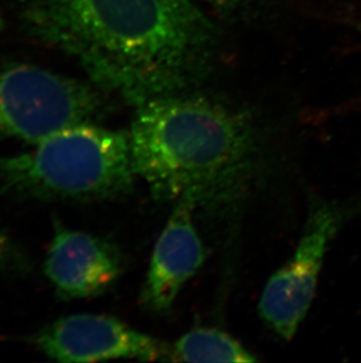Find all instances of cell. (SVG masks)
Segmentation results:
<instances>
[{
    "instance_id": "1",
    "label": "cell",
    "mask_w": 361,
    "mask_h": 363,
    "mask_svg": "<svg viewBox=\"0 0 361 363\" xmlns=\"http://www.w3.org/2000/svg\"><path fill=\"white\" fill-rule=\"evenodd\" d=\"M35 31L139 107L207 72L217 32L191 0H31Z\"/></svg>"
},
{
    "instance_id": "2",
    "label": "cell",
    "mask_w": 361,
    "mask_h": 363,
    "mask_svg": "<svg viewBox=\"0 0 361 363\" xmlns=\"http://www.w3.org/2000/svg\"><path fill=\"white\" fill-rule=\"evenodd\" d=\"M134 171L161 201L207 212L235 205L257 166L249 119L214 100L178 94L137 107L130 130Z\"/></svg>"
},
{
    "instance_id": "3",
    "label": "cell",
    "mask_w": 361,
    "mask_h": 363,
    "mask_svg": "<svg viewBox=\"0 0 361 363\" xmlns=\"http://www.w3.org/2000/svg\"><path fill=\"white\" fill-rule=\"evenodd\" d=\"M130 132L85 123L35 144L32 151L0 158V192L21 198L96 201L134 189Z\"/></svg>"
},
{
    "instance_id": "4",
    "label": "cell",
    "mask_w": 361,
    "mask_h": 363,
    "mask_svg": "<svg viewBox=\"0 0 361 363\" xmlns=\"http://www.w3.org/2000/svg\"><path fill=\"white\" fill-rule=\"evenodd\" d=\"M103 110L96 89L86 82L35 66L18 65L0 74V139L38 144Z\"/></svg>"
},
{
    "instance_id": "5",
    "label": "cell",
    "mask_w": 361,
    "mask_h": 363,
    "mask_svg": "<svg viewBox=\"0 0 361 363\" xmlns=\"http://www.w3.org/2000/svg\"><path fill=\"white\" fill-rule=\"evenodd\" d=\"M337 206L314 202L293 257L269 279L259 300L262 319L285 340H291L314 300L328 243L344 220Z\"/></svg>"
},
{
    "instance_id": "6",
    "label": "cell",
    "mask_w": 361,
    "mask_h": 363,
    "mask_svg": "<svg viewBox=\"0 0 361 363\" xmlns=\"http://www.w3.org/2000/svg\"><path fill=\"white\" fill-rule=\"evenodd\" d=\"M35 345L60 362H96L112 359L171 360L164 343L130 328L112 316L75 314L41 329Z\"/></svg>"
},
{
    "instance_id": "7",
    "label": "cell",
    "mask_w": 361,
    "mask_h": 363,
    "mask_svg": "<svg viewBox=\"0 0 361 363\" xmlns=\"http://www.w3.org/2000/svg\"><path fill=\"white\" fill-rule=\"evenodd\" d=\"M44 268L60 298H93L103 294L122 274L123 257L115 245L103 238L58 226Z\"/></svg>"
},
{
    "instance_id": "8",
    "label": "cell",
    "mask_w": 361,
    "mask_h": 363,
    "mask_svg": "<svg viewBox=\"0 0 361 363\" xmlns=\"http://www.w3.org/2000/svg\"><path fill=\"white\" fill-rule=\"evenodd\" d=\"M195 209L187 200L176 202L157 239L141 293L142 305L150 312L169 311L180 288L205 262V248L191 220Z\"/></svg>"
},
{
    "instance_id": "9",
    "label": "cell",
    "mask_w": 361,
    "mask_h": 363,
    "mask_svg": "<svg viewBox=\"0 0 361 363\" xmlns=\"http://www.w3.org/2000/svg\"><path fill=\"white\" fill-rule=\"evenodd\" d=\"M171 360L184 362H255L237 340L217 329L197 328L175 342Z\"/></svg>"
},
{
    "instance_id": "10",
    "label": "cell",
    "mask_w": 361,
    "mask_h": 363,
    "mask_svg": "<svg viewBox=\"0 0 361 363\" xmlns=\"http://www.w3.org/2000/svg\"><path fill=\"white\" fill-rule=\"evenodd\" d=\"M218 9H232L239 6L241 4L246 3L248 0H205Z\"/></svg>"
},
{
    "instance_id": "11",
    "label": "cell",
    "mask_w": 361,
    "mask_h": 363,
    "mask_svg": "<svg viewBox=\"0 0 361 363\" xmlns=\"http://www.w3.org/2000/svg\"><path fill=\"white\" fill-rule=\"evenodd\" d=\"M7 254V242L6 239L4 237L3 232L0 230V264L3 262L4 259Z\"/></svg>"
},
{
    "instance_id": "12",
    "label": "cell",
    "mask_w": 361,
    "mask_h": 363,
    "mask_svg": "<svg viewBox=\"0 0 361 363\" xmlns=\"http://www.w3.org/2000/svg\"><path fill=\"white\" fill-rule=\"evenodd\" d=\"M3 28H4L3 18H1V16H0V32H1V30H3Z\"/></svg>"
}]
</instances>
